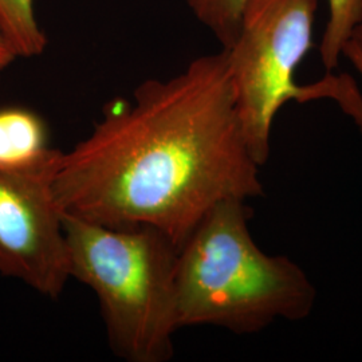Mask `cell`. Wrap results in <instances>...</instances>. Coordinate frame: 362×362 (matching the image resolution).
I'll use <instances>...</instances> for the list:
<instances>
[{"mask_svg":"<svg viewBox=\"0 0 362 362\" xmlns=\"http://www.w3.org/2000/svg\"><path fill=\"white\" fill-rule=\"evenodd\" d=\"M351 39L357 40L362 46V22L357 26V28L354 30V33H353V35H351Z\"/></svg>","mask_w":362,"mask_h":362,"instance_id":"obj_12","label":"cell"},{"mask_svg":"<svg viewBox=\"0 0 362 362\" xmlns=\"http://www.w3.org/2000/svg\"><path fill=\"white\" fill-rule=\"evenodd\" d=\"M64 230L70 276L98 298L112 351L125 361H168L179 330V247L149 226L112 227L66 212Z\"/></svg>","mask_w":362,"mask_h":362,"instance_id":"obj_3","label":"cell"},{"mask_svg":"<svg viewBox=\"0 0 362 362\" xmlns=\"http://www.w3.org/2000/svg\"><path fill=\"white\" fill-rule=\"evenodd\" d=\"M329 21L321 40V59L332 71L339 64L345 45L362 22V0H327Z\"/></svg>","mask_w":362,"mask_h":362,"instance_id":"obj_8","label":"cell"},{"mask_svg":"<svg viewBox=\"0 0 362 362\" xmlns=\"http://www.w3.org/2000/svg\"><path fill=\"white\" fill-rule=\"evenodd\" d=\"M248 0H184L194 18L228 49L238 35Z\"/></svg>","mask_w":362,"mask_h":362,"instance_id":"obj_9","label":"cell"},{"mask_svg":"<svg viewBox=\"0 0 362 362\" xmlns=\"http://www.w3.org/2000/svg\"><path fill=\"white\" fill-rule=\"evenodd\" d=\"M16 59H18V55L13 52L7 39L4 38L0 33V78Z\"/></svg>","mask_w":362,"mask_h":362,"instance_id":"obj_11","label":"cell"},{"mask_svg":"<svg viewBox=\"0 0 362 362\" xmlns=\"http://www.w3.org/2000/svg\"><path fill=\"white\" fill-rule=\"evenodd\" d=\"M0 33L18 58L39 57L49 45L35 15V0H0Z\"/></svg>","mask_w":362,"mask_h":362,"instance_id":"obj_7","label":"cell"},{"mask_svg":"<svg viewBox=\"0 0 362 362\" xmlns=\"http://www.w3.org/2000/svg\"><path fill=\"white\" fill-rule=\"evenodd\" d=\"M246 200L212 208L179 248L175 274L177 326H216L254 334L276 320L300 321L317 290L296 262L263 252L248 223Z\"/></svg>","mask_w":362,"mask_h":362,"instance_id":"obj_2","label":"cell"},{"mask_svg":"<svg viewBox=\"0 0 362 362\" xmlns=\"http://www.w3.org/2000/svg\"><path fill=\"white\" fill-rule=\"evenodd\" d=\"M64 152L27 168H0V275L57 299L70 276V259L54 181Z\"/></svg>","mask_w":362,"mask_h":362,"instance_id":"obj_5","label":"cell"},{"mask_svg":"<svg viewBox=\"0 0 362 362\" xmlns=\"http://www.w3.org/2000/svg\"><path fill=\"white\" fill-rule=\"evenodd\" d=\"M342 55L349 59L350 64L354 66L357 73L362 78V46L354 39H350L345 45ZM342 109L354 118L356 124L362 132V100L361 95L357 89L350 91L349 94L342 101Z\"/></svg>","mask_w":362,"mask_h":362,"instance_id":"obj_10","label":"cell"},{"mask_svg":"<svg viewBox=\"0 0 362 362\" xmlns=\"http://www.w3.org/2000/svg\"><path fill=\"white\" fill-rule=\"evenodd\" d=\"M57 151L50 146L47 124L38 113L22 106L0 107V168L33 167Z\"/></svg>","mask_w":362,"mask_h":362,"instance_id":"obj_6","label":"cell"},{"mask_svg":"<svg viewBox=\"0 0 362 362\" xmlns=\"http://www.w3.org/2000/svg\"><path fill=\"white\" fill-rule=\"evenodd\" d=\"M259 168L221 49L106 105L90 134L64 152L54 191L66 214L149 226L180 248L220 202L264 194Z\"/></svg>","mask_w":362,"mask_h":362,"instance_id":"obj_1","label":"cell"},{"mask_svg":"<svg viewBox=\"0 0 362 362\" xmlns=\"http://www.w3.org/2000/svg\"><path fill=\"white\" fill-rule=\"evenodd\" d=\"M317 0H248L228 49L236 109L259 167L270 157L272 124L284 105L314 100L294 74L313 45Z\"/></svg>","mask_w":362,"mask_h":362,"instance_id":"obj_4","label":"cell"}]
</instances>
